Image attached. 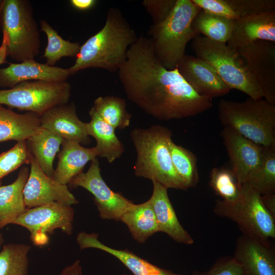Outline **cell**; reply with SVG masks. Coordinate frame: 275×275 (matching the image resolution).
I'll return each instance as SVG.
<instances>
[{
    "instance_id": "1",
    "label": "cell",
    "mask_w": 275,
    "mask_h": 275,
    "mask_svg": "<svg viewBox=\"0 0 275 275\" xmlns=\"http://www.w3.org/2000/svg\"><path fill=\"white\" fill-rule=\"evenodd\" d=\"M118 73L128 99L157 119L193 117L212 106L211 100L198 94L176 68L162 65L147 37L140 36L130 45Z\"/></svg>"
},
{
    "instance_id": "2",
    "label": "cell",
    "mask_w": 275,
    "mask_h": 275,
    "mask_svg": "<svg viewBox=\"0 0 275 275\" xmlns=\"http://www.w3.org/2000/svg\"><path fill=\"white\" fill-rule=\"evenodd\" d=\"M137 39L121 11L109 8L102 28L80 46L74 64L67 69L70 75L90 68L118 72L126 59L129 47Z\"/></svg>"
},
{
    "instance_id": "3",
    "label": "cell",
    "mask_w": 275,
    "mask_h": 275,
    "mask_svg": "<svg viewBox=\"0 0 275 275\" xmlns=\"http://www.w3.org/2000/svg\"><path fill=\"white\" fill-rule=\"evenodd\" d=\"M130 136L136 153L133 167L136 176L150 179L168 189H187L172 163L169 148L171 130L155 125L147 128H135Z\"/></svg>"
},
{
    "instance_id": "4",
    "label": "cell",
    "mask_w": 275,
    "mask_h": 275,
    "mask_svg": "<svg viewBox=\"0 0 275 275\" xmlns=\"http://www.w3.org/2000/svg\"><path fill=\"white\" fill-rule=\"evenodd\" d=\"M201 10L191 0H177L167 18L150 27L148 34L154 52L167 69L176 68L185 56L187 44L198 35L191 24Z\"/></svg>"
},
{
    "instance_id": "5",
    "label": "cell",
    "mask_w": 275,
    "mask_h": 275,
    "mask_svg": "<svg viewBox=\"0 0 275 275\" xmlns=\"http://www.w3.org/2000/svg\"><path fill=\"white\" fill-rule=\"evenodd\" d=\"M218 118L224 127L234 130L263 147L275 146V105L249 97L242 102L221 99Z\"/></svg>"
},
{
    "instance_id": "6",
    "label": "cell",
    "mask_w": 275,
    "mask_h": 275,
    "mask_svg": "<svg viewBox=\"0 0 275 275\" xmlns=\"http://www.w3.org/2000/svg\"><path fill=\"white\" fill-rule=\"evenodd\" d=\"M0 26L8 56L18 62L35 59L40 52V37L29 1H2Z\"/></svg>"
},
{
    "instance_id": "7",
    "label": "cell",
    "mask_w": 275,
    "mask_h": 275,
    "mask_svg": "<svg viewBox=\"0 0 275 275\" xmlns=\"http://www.w3.org/2000/svg\"><path fill=\"white\" fill-rule=\"evenodd\" d=\"M191 47L196 57L210 65L230 90H239L254 99L263 97L237 49L199 35L193 39Z\"/></svg>"
},
{
    "instance_id": "8",
    "label": "cell",
    "mask_w": 275,
    "mask_h": 275,
    "mask_svg": "<svg viewBox=\"0 0 275 275\" xmlns=\"http://www.w3.org/2000/svg\"><path fill=\"white\" fill-rule=\"evenodd\" d=\"M213 212L235 222L243 234L264 241L275 237V219L264 206L261 195L246 183L235 200H216Z\"/></svg>"
},
{
    "instance_id": "9",
    "label": "cell",
    "mask_w": 275,
    "mask_h": 275,
    "mask_svg": "<svg viewBox=\"0 0 275 275\" xmlns=\"http://www.w3.org/2000/svg\"><path fill=\"white\" fill-rule=\"evenodd\" d=\"M71 95V86L67 81H23L0 90V104L41 116L53 107L67 103Z\"/></svg>"
},
{
    "instance_id": "10",
    "label": "cell",
    "mask_w": 275,
    "mask_h": 275,
    "mask_svg": "<svg viewBox=\"0 0 275 275\" xmlns=\"http://www.w3.org/2000/svg\"><path fill=\"white\" fill-rule=\"evenodd\" d=\"M74 216L71 206L53 203L27 209L12 224L26 229L33 243L43 246L48 243V234L55 230L60 229L67 235H71Z\"/></svg>"
},
{
    "instance_id": "11",
    "label": "cell",
    "mask_w": 275,
    "mask_h": 275,
    "mask_svg": "<svg viewBox=\"0 0 275 275\" xmlns=\"http://www.w3.org/2000/svg\"><path fill=\"white\" fill-rule=\"evenodd\" d=\"M81 187L93 196L100 217L103 219L120 221L122 216L134 205L122 194L112 190L103 179L97 158L91 161L86 172L76 176L68 184Z\"/></svg>"
},
{
    "instance_id": "12",
    "label": "cell",
    "mask_w": 275,
    "mask_h": 275,
    "mask_svg": "<svg viewBox=\"0 0 275 275\" xmlns=\"http://www.w3.org/2000/svg\"><path fill=\"white\" fill-rule=\"evenodd\" d=\"M237 50L260 87L265 100L275 105V43L256 41Z\"/></svg>"
},
{
    "instance_id": "13",
    "label": "cell",
    "mask_w": 275,
    "mask_h": 275,
    "mask_svg": "<svg viewBox=\"0 0 275 275\" xmlns=\"http://www.w3.org/2000/svg\"><path fill=\"white\" fill-rule=\"evenodd\" d=\"M30 163L31 170L23 189L27 209L53 203L70 206L78 204L68 185L47 175L32 155Z\"/></svg>"
},
{
    "instance_id": "14",
    "label": "cell",
    "mask_w": 275,
    "mask_h": 275,
    "mask_svg": "<svg viewBox=\"0 0 275 275\" xmlns=\"http://www.w3.org/2000/svg\"><path fill=\"white\" fill-rule=\"evenodd\" d=\"M176 68L184 80L202 97L211 99L223 96L230 90L214 69L196 56L185 54Z\"/></svg>"
},
{
    "instance_id": "15",
    "label": "cell",
    "mask_w": 275,
    "mask_h": 275,
    "mask_svg": "<svg viewBox=\"0 0 275 275\" xmlns=\"http://www.w3.org/2000/svg\"><path fill=\"white\" fill-rule=\"evenodd\" d=\"M232 257L242 275H275V254L269 241L242 234L237 239Z\"/></svg>"
},
{
    "instance_id": "16",
    "label": "cell",
    "mask_w": 275,
    "mask_h": 275,
    "mask_svg": "<svg viewBox=\"0 0 275 275\" xmlns=\"http://www.w3.org/2000/svg\"><path fill=\"white\" fill-rule=\"evenodd\" d=\"M221 136L232 164L231 171L241 186L259 164L264 147L229 128L224 127Z\"/></svg>"
},
{
    "instance_id": "17",
    "label": "cell",
    "mask_w": 275,
    "mask_h": 275,
    "mask_svg": "<svg viewBox=\"0 0 275 275\" xmlns=\"http://www.w3.org/2000/svg\"><path fill=\"white\" fill-rule=\"evenodd\" d=\"M41 128L48 130L63 140L88 144L86 123L81 121L76 113L73 103L51 108L40 116Z\"/></svg>"
},
{
    "instance_id": "18",
    "label": "cell",
    "mask_w": 275,
    "mask_h": 275,
    "mask_svg": "<svg viewBox=\"0 0 275 275\" xmlns=\"http://www.w3.org/2000/svg\"><path fill=\"white\" fill-rule=\"evenodd\" d=\"M69 76L67 69L49 66L35 60L8 63L7 67L0 68V87L12 88L20 82L31 80L65 81Z\"/></svg>"
},
{
    "instance_id": "19",
    "label": "cell",
    "mask_w": 275,
    "mask_h": 275,
    "mask_svg": "<svg viewBox=\"0 0 275 275\" xmlns=\"http://www.w3.org/2000/svg\"><path fill=\"white\" fill-rule=\"evenodd\" d=\"M259 40L275 43V11L255 14L234 21L227 45L237 50Z\"/></svg>"
},
{
    "instance_id": "20",
    "label": "cell",
    "mask_w": 275,
    "mask_h": 275,
    "mask_svg": "<svg viewBox=\"0 0 275 275\" xmlns=\"http://www.w3.org/2000/svg\"><path fill=\"white\" fill-rule=\"evenodd\" d=\"M149 200L155 214L159 232L166 233L177 242L193 244V237L182 226L176 216L167 188L153 182V192Z\"/></svg>"
},
{
    "instance_id": "21",
    "label": "cell",
    "mask_w": 275,
    "mask_h": 275,
    "mask_svg": "<svg viewBox=\"0 0 275 275\" xmlns=\"http://www.w3.org/2000/svg\"><path fill=\"white\" fill-rule=\"evenodd\" d=\"M96 233L79 232L76 238L81 250L99 249L106 252L121 262L134 275H183L159 267L126 250L109 247L100 242Z\"/></svg>"
},
{
    "instance_id": "22",
    "label": "cell",
    "mask_w": 275,
    "mask_h": 275,
    "mask_svg": "<svg viewBox=\"0 0 275 275\" xmlns=\"http://www.w3.org/2000/svg\"><path fill=\"white\" fill-rule=\"evenodd\" d=\"M97 157L95 147L86 148L78 142L63 140L52 178L58 182L67 185L76 176L83 172L89 161Z\"/></svg>"
},
{
    "instance_id": "23",
    "label": "cell",
    "mask_w": 275,
    "mask_h": 275,
    "mask_svg": "<svg viewBox=\"0 0 275 275\" xmlns=\"http://www.w3.org/2000/svg\"><path fill=\"white\" fill-rule=\"evenodd\" d=\"M202 10L236 21L246 16L275 11L274 0H191Z\"/></svg>"
},
{
    "instance_id": "24",
    "label": "cell",
    "mask_w": 275,
    "mask_h": 275,
    "mask_svg": "<svg viewBox=\"0 0 275 275\" xmlns=\"http://www.w3.org/2000/svg\"><path fill=\"white\" fill-rule=\"evenodd\" d=\"M40 128L38 114L31 112L18 114L0 104V143L26 140Z\"/></svg>"
},
{
    "instance_id": "25",
    "label": "cell",
    "mask_w": 275,
    "mask_h": 275,
    "mask_svg": "<svg viewBox=\"0 0 275 275\" xmlns=\"http://www.w3.org/2000/svg\"><path fill=\"white\" fill-rule=\"evenodd\" d=\"M29 173V168L23 167L13 182L0 185V229L12 224L26 210L23 189Z\"/></svg>"
},
{
    "instance_id": "26",
    "label": "cell",
    "mask_w": 275,
    "mask_h": 275,
    "mask_svg": "<svg viewBox=\"0 0 275 275\" xmlns=\"http://www.w3.org/2000/svg\"><path fill=\"white\" fill-rule=\"evenodd\" d=\"M91 120L86 123L88 135L96 141L95 148L97 157L105 158L109 163L114 162L121 156L124 147L115 133V129L104 121L94 113L90 111Z\"/></svg>"
},
{
    "instance_id": "27",
    "label": "cell",
    "mask_w": 275,
    "mask_h": 275,
    "mask_svg": "<svg viewBox=\"0 0 275 275\" xmlns=\"http://www.w3.org/2000/svg\"><path fill=\"white\" fill-rule=\"evenodd\" d=\"M63 141L60 136L42 128L26 140L31 154L48 176L53 177V160Z\"/></svg>"
},
{
    "instance_id": "28",
    "label": "cell",
    "mask_w": 275,
    "mask_h": 275,
    "mask_svg": "<svg viewBox=\"0 0 275 275\" xmlns=\"http://www.w3.org/2000/svg\"><path fill=\"white\" fill-rule=\"evenodd\" d=\"M120 221L127 225L132 237L139 243L145 242L150 236L159 232L155 214L149 200L140 204H134Z\"/></svg>"
},
{
    "instance_id": "29",
    "label": "cell",
    "mask_w": 275,
    "mask_h": 275,
    "mask_svg": "<svg viewBox=\"0 0 275 275\" xmlns=\"http://www.w3.org/2000/svg\"><path fill=\"white\" fill-rule=\"evenodd\" d=\"M234 24L233 20L201 9L195 17L191 26L198 35L201 34L211 40L227 43Z\"/></svg>"
},
{
    "instance_id": "30",
    "label": "cell",
    "mask_w": 275,
    "mask_h": 275,
    "mask_svg": "<svg viewBox=\"0 0 275 275\" xmlns=\"http://www.w3.org/2000/svg\"><path fill=\"white\" fill-rule=\"evenodd\" d=\"M245 183L261 196L275 192V146L264 147L259 164Z\"/></svg>"
},
{
    "instance_id": "31",
    "label": "cell",
    "mask_w": 275,
    "mask_h": 275,
    "mask_svg": "<svg viewBox=\"0 0 275 275\" xmlns=\"http://www.w3.org/2000/svg\"><path fill=\"white\" fill-rule=\"evenodd\" d=\"M90 111L115 129H124L130 125L131 115L127 111L126 101L118 96L98 97Z\"/></svg>"
},
{
    "instance_id": "32",
    "label": "cell",
    "mask_w": 275,
    "mask_h": 275,
    "mask_svg": "<svg viewBox=\"0 0 275 275\" xmlns=\"http://www.w3.org/2000/svg\"><path fill=\"white\" fill-rule=\"evenodd\" d=\"M41 31L47 38V44L43 57L45 58L46 64L54 66L63 57H76L79 53V43L72 42L63 39L51 25L45 20L40 22Z\"/></svg>"
},
{
    "instance_id": "33",
    "label": "cell",
    "mask_w": 275,
    "mask_h": 275,
    "mask_svg": "<svg viewBox=\"0 0 275 275\" xmlns=\"http://www.w3.org/2000/svg\"><path fill=\"white\" fill-rule=\"evenodd\" d=\"M30 245L8 243L0 251V275H29Z\"/></svg>"
},
{
    "instance_id": "34",
    "label": "cell",
    "mask_w": 275,
    "mask_h": 275,
    "mask_svg": "<svg viewBox=\"0 0 275 275\" xmlns=\"http://www.w3.org/2000/svg\"><path fill=\"white\" fill-rule=\"evenodd\" d=\"M169 148L174 168L187 188L196 186L199 177L195 155L176 144L172 139L169 142Z\"/></svg>"
},
{
    "instance_id": "35",
    "label": "cell",
    "mask_w": 275,
    "mask_h": 275,
    "mask_svg": "<svg viewBox=\"0 0 275 275\" xmlns=\"http://www.w3.org/2000/svg\"><path fill=\"white\" fill-rule=\"evenodd\" d=\"M209 185L223 200L232 201L238 196L240 186L231 170L214 168L210 175Z\"/></svg>"
},
{
    "instance_id": "36",
    "label": "cell",
    "mask_w": 275,
    "mask_h": 275,
    "mask_svg": "<svg viewBox=\"0 0 275 275\" xmlns=\"http://www.w3.org/2000/svg\"><path fill=\"white\" fill-rule=\"evenodd\" d=\"M31 155L26 140L18 142L12 148L1 153L0 181L22 164L30 163Z\"/></svg>"
},
{
    "instance_id": "37",
    "label": "cell",
    "mask_w": 275,
    "mask_h": 275,
    "mask_svg": "<svg viewBox=\"0 0 275 275\" xmlns=\"http://www.w3.org/2000/svg\"><path fill=\"white\" fill-rule=\"evenodd\" d=\"M177 0H144L143 7L150 15L153 24H158L169 15Z\"/></svg>"
},
{
    "instance_id": "38",
    "label": "cell",
    "mask_w": 275,
    "mask_h": 275,
    "mask_svg": "<svg viewBox=\"0 0 275 275\" xmlns=\"http://www.w3.org/2000/svg\"><path fill=\"white\" fill-rule=\"evenodd\" d=\"M193 275H242V272L233 257L227 256L219 258L207 271L194 272Z\"/></svg>"
},
{
    "instance_id": "39",
    "label": "cell",
    "mask_w": 275,
    "mask_h": 275,
    "mask_svg": "<svg viewBox=\"0 0 275 275\" xmlns=\"http://www.w3.org/2000/svg\"><path fill=\"white\" fill-rule=\"evenodd\" d=\"M82 270L79 260L66 266L58 275H82Z\"/></svg>"
},
{
    "instance_id": "40",
    "label": "cell",
    "mask_w": 275,
    "mask_h": 275,
    "mask_svg": "<svg viewBox=\"0 0 275 275\" xmlns=\"http://www.w3.org/2000/svg\"><path fill=\"white\" fill-rule=\"evenodd\" d=\"M264 206L275 219V194L261 196Z\"/></svg>"
},
{
    "instance_id": "41",
    "label": "cell",
    "mask_w": 275,
    "mask_h": 275,
    "mask_svg": "<svg viewBox=\"0 0 275 275\" xmlns=\"http://www.w3.org/2000/svg\"><path fill=\"white\" fill-rule=\"evenodd\" d=\"M97 1L95 0H71V5L76 9L86 11L94 7Z\"/></svg>"
},
{
    "instance_id": "42",
    "label": "cell",
    "mask_w": 275,
    "mask_h": 275,
    "mask_svg": "<svg viewBox=\"0 0 275 275\" xmlns=\"http://www.w3.org/2000/svg\"><path fill=\"white\" fill-rule=\"evenodd\" d=\"M7 56L6 42L5 40L3 39L2 44L0 46V65L7 63L6 60Z\"/></svg>"
},
{
    "instance_id": "43",
    "label": "cell",
    "mask_w": 275,
    "mask_h": 275,
    "mask_svg": "<svg viewBox=\"0 0 275 275\" xmlns=\"http://www.w3.org/2000/svg\"><path fill=\"white\" fill-rule=\"evenodd\" d=\"M4 242V238L1 233H0V248L2 246Z\"/></svg>"
},
{
    "instance_id": "44",
    "label": "cell",
    "mask_w": 275,
    "mask_h": 275,
    "mask_svg": "<svg viewBox=\"0 0 275 275\" xmlns=\"http://www.w3.org/2000/svg\"><path fill=\"white\" fill-rule=\"evenodd\" d=\"M2 1H0V5H1V3H2Z\"/></svg>"
},
{
    "instance_id": "45",
    "label": "cell",
    "mask_w": 275,
    "mask_h": 275,
    "mask_svg": "<svg viewBox=\"0 0 275 275\" xmlns=\"http://www.w3.org/2000/svg\"><path fill=\"white\" fill-rule=\"evenodd\" d=\"M1 184H2V182L1 181H0V185H1Z\"/></svg>"
},
{
    "instance_id": "46",
    "label": "cell",
    "mask_w": 275,
    "mask_h": 275,
    "mask_svg": "<svg viewBox=\"0 0 275 275\" xmlns=\"http://www.w3.org/2000/svg\"><path fill=\"white\" fill-rule=\"evenodd\" d=\"M123 275H127V274H123Z\"/></svg>"
}]
</instances>
